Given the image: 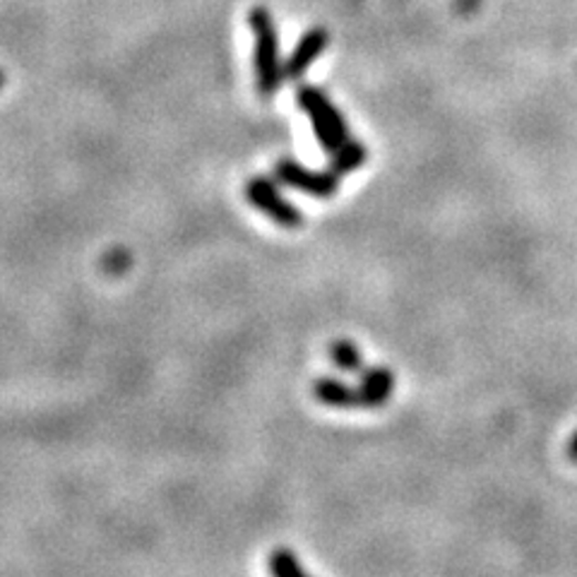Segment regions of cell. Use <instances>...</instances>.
<instances>
[{
    "label": "cell",
    "mask_w": 577,
    "mask_h": 577,
    "mask_svg": "<svg viewBox=\"0 0 577 577\" xmlns=\"http://www.w3.org/2000/svg\"><path fill=\"white\" fill-rule=\"evenodd\" d=\"M3 87H6V73L0 71V90H3Z\"/></svg>",
    "instance_id": "cell-12"
},
{
    "label": "cell",
    "mask_w": 577,
    "mask_h": 577,
    "mask_svg": "<svg viewBox=\"0 0 577 577\" xmlns=\"http://www.w3.org/2000/svg\"><path fill=\"white\" fill-rule=\"evenodd\" d=\"M267 570L274 577H306L308 570L301 566L292 548H277L267 558Z\"/></svg>",
    "instance_id": "cell-10"
},
{
    "label": "cell",
    "mask_w": 577,
    "mask_h": 577,
    "mask_svg": "<svg viewBox=\"0 0 577 577\" xmlns=\"http://www.w3.org/2000/svg\"><path fill=\"white\" fill-rule=\"evenodd\" d=\"M370 157V149L359 143V140H349L345 145H339L335 153H329V171L337 174L339 178H345L349 174H354L356 169H361L364 164L368 161Z\"/></svg>",
    "instance_id": "cell-8"
},
{
    "label": "cell",
    "mask_w": 577,
    "mask_h": 577,
    "mask_svg": "<svg viewBox=\"0 0 577 577\" xmlns=\"http://www.w3.org/2000/svg\"><path fill=\"white\" fill-rule=\"evenodd\" d=\"M359 400L364 409H380L395 392V374L385 366H370L359 374Z\"/></svg>",
    "instance_id": "cell-6"
},
{
    "label": "cell",
    "mask_w": 577,
    "mask_h": 577,
    "mask_svg": "<svg viewBox=\"0 0 577 577\" xmlns=\"http://www.w3.org/2000/svg\"><path fill=\"white\" fill-rule=\"evenodd\" d=\"M568 455H570L573 462H577V433L573 436V441H570V445H568Z\"/></svg>",
    "instance_id": "cell-11"
},
{
    "label": "cell",
    "mask_w": 577,
    "mask_h": 577,
    "mask_svg": "<svg viewBox=\"0 0 577 577\" xmlns=\"http://www.w3.org/2000/svg\"><path fill=\"white\" fill-rule=\"evenodd\" d=\"M277 183H280L277 178L253 176L243 188L245 200H249L255 210L263 212L267 219H272L274 224H280L284 229H296L304 224V212H301L292 200H286L282 196Z\"/></svg>",
    "instance_id": "cell-3"
},
{
    "label": "cell",
    "mask_w": 577,
    "mask_h": 577,
    "mask_svg": "<svg viewBox=\"0 0 577 577\" xmlns=\"http://www.w3.org/2000/svg\"><path fill=\"white\" fill-rule=\"evenodd\" d=\"M296 104L301 112L308 116L313 133L318 137V143L327 155L335 153L339 145H345L349 140L347 118L342 116L339 108L323 90L313 85H301L296 90Z\"/></svg>",
    "instance_id": "cell-2"
},
{
    "label": "cell",
    "mask_w": 577,
    "mask_h": 577,
    "mask_svg": "<svg viewBox=\"0 0 577 577\" xmlns=\"http://www.w3.org/2000/svg\"><path fill=\"white\" fill-rule=\"evenodd\" d=\"M249 30L255 39L253 67L255 87L263 99H272L284 82V61L280 56V32L274 24L272 12L263 6H255L249 12Z\"/></svg>",
    "instance_id": "cell-1"
},
{
    "label": "cell",
    "mask_w": 577,
    "mask_h": 577,
    "mask_svg": "<svg viewBox=\"0 0 577 577\" xmlns=\"http://www.w3.org/2000/svg\"><path fill=\"white\" fill-rule=\"evenodd\" d=\"M329 359H333L342 374H361L364 370V356L352 339H335L329 345Z\"/></svg>",
    "instance_id": "cell-9"
},
{
    "label": "cell",
    "mask_w": 577,
    "mask_h": 577,
    "mask_svg": "<svg viewBox=\"0 0 577 577\" xmlns=\"http://www.w3.org/2000/svg\"><path fill=\"white\" fill-rule=\"evenodd\" d=\"M329 46V32L325 27H313L298 39L294 51L284 61V80L296 82L308 73V67L323 56V51Z\"/></svg>",
    "instance_id": "cell-5"
},
{
    "label": "cell",
    "mask_w": 577,
    "mask_h": 577,
    "mask_svg": "<svg viewBox=\"0 0 577 577\" xmlns=\"http://www.w3.org/2000/svg\"><path fill=\"white\" fill-rule=\"evenodd\" d=\"M313 397L318 402H323L325 407L333 409H356L361 407L359 400V390L352 388L345 380L333 378V376H323L313 382Z\"/></svg>",
    "instance_id": "cell-7"
},
{
    "label": "cell",
    "mask_w": 577,
    "mask_h": 577,
    "mask_svg": "<svg viewBox=\"0 0 577 577\" xmlns=\"http://www.w3.org/2000/svg\"><path fill=\"white\" fill-rule=\"evenodd\" d=\"M274 178H277L282 186L301 190V192H306V196L318 198V200L335 198L339 192V181H342V178L329 169H325V171L308 169V167H304V164H298L296 159H280L277 164H274Z\"/></svg>",
    "instance_id": "cell-4"
}]
</instances>
